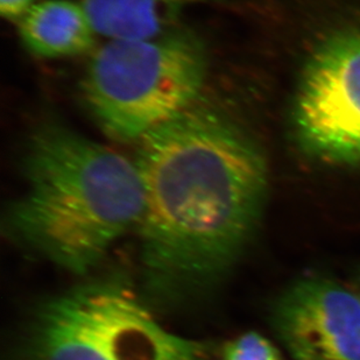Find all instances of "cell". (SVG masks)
I'll return each instance as SVG.
<instances>
[{
  "mask_svg": "<svg viewBox=\"0 0 360 360\" xmlns=\"http://www.w3.org/2000/svg\"><path fill=\"white\" fill-rule=\"evenodd\" d=\"M202 343L170 333L122 280L85 282L39 307L18 360H204Z\"/></svg>",
  "mask_w": 360,
  "mask_h": 360,
  "instance_id": "cell-4",
  "label": "cell"
},
{
  "mask_svg": "<svg viewBox=\"0 0 360 360\" xmlns=\"http://www.w3.org/2000/svg\"><path fill=\"white\" fill-rule=\"evenodd\" d=\"M35 4V0H0V12L6 19L20 20Z\"/></svg>",
  "mask_w": 360,
  "mask_h": 360,
  "instance_id": "cell-10",
  "label": "cell"
},
{
  "mask_svg": "<svg viewBox=\"0 0 360 360\" xmlns=\"http://www.w3.org/2000/svg\"><path fill=\"white\" fill-rule=\"evenodd\" d=\"M223 360H280V354L266 337L251 331L225 345Z\"/></svg>",
  "mask_w": 360,
  "mask_h": 360,
  "instance_id": "cell-9",
  "label": "cell"
},
{
  "mask_svg": "<svg viewBox=\"0 0 360 360\" xmlns=\"http://www.w3.org/2000/svg\"><path fill=\"white\" fill-rule=\"evenodd\" d=\"M26 188L8 214L21 245L62 269L85 274L143 211L134 161L58 124L31 136Z\"/></svg>",
  "mask_w": 360,
  "mask_h": 360,
  "instance_id": "cell-2",
  "label": "cell"
},
{
  "mask_svg": "<svg viewBox=\"0 0 360 360\" xmlns=\"http://www.w3.org/2000/svg\"><path fill=\"white\" fill-rule=\"evenodd\" d=\"M272 324L295 360H360V299L352 287L322 276L297 280L276 299Z\"/></svg>",
  "mask_w": 360,
  "mask_h": 360,
  "instance_id": "cell-6",
  "label": "cell"
},
{
  "mask_svg": "<svg viewBox=\"0 0 360 360\" xmlns=\"http://www.w3.org/2000/svg\"><path fill=\"white\" fill-rule=\"evenodd\" d=\"M21 40L41 58L75 56L95 46L97 31L82 1L44 0L19 25Z\"/></svg>",
  "mask_w": 360,
  "mask_h": 360,
  "instance_id": "cell-7",
  "label": "cell"
},
{
  "mask_svg": "<svg viewBox=\"0 0 360 360\" xmlns=\"http://www.w3.org/2000/svg\"><path fill=\"white\" fill-rule=\"evenodd\" d=\"M300 146L336 165H360V28L317 44L300 76L292 105Z\"/></svg>",
  "mask_w": 360,
  "mask_h": 360,
  "instance_id": "cell-5",
  "label": "cell"
},
{
  "mask_svg": "<svg viewBox=\"0 0 360 360\" xmlns=\"http://www.w3.org/2000/svg\"><path fill=\"white\" fill-rule=\"evenodd\" d=\"M98 35L152 38L177 27L188 8L226 0H81Z\"/></svg>",
  "mask_w": 360,
  "mask_h": 360,
  "instance_id": "cell-8",
  "label": "cell"
},
{
  "mask_svg": "<svg viewBox=\"0 0 360 360\" xmlns=\"http://www.w3.org/2000/svg\"><path fill=\"white\" fill-rule=\"evenodd\" d=\"M138 143L145 283L165 301L186 300L221 279L251 240L266 161L237 122L200 102Z\"/></svg>",
  "mask_w": 360,
  "mask_h": 360,
  "instance_id": "cell-1",
  "label": "cell"
},
{
  "mask_svg": "<svg viewBox=\"0 0 360 360\" xmlns=\"http://www.w3.org/2000/svg\"><path fill=\"white\" fill-rule=\"evenodd\" d=\"M207 68L203 41L186 28L111 39L89 62L83 95L109 136L140 141L198 102Z\"/></svg>",
  "mask_w": 360,
  "mask_h": 360,
  "instance_id": "cell-3",
  "label": "cell"
},
{
  "mask_svg": "<svg viewBox=\"0 0 360 360\" xmlns=\"http://www.w3.org/2000/svg\"><path fill=\"white\" fill-rule=\"evenodd\" d=\"M352 289H354V292H357V295L359 296L360 299V274L359 276L356 278V280H354V283H352Z\"/></svg>",
  "mask_w": 360,
  "mask_h": 360,
  "instance_id": "cell-11",
  "label": "cell"
}]
</instances>
